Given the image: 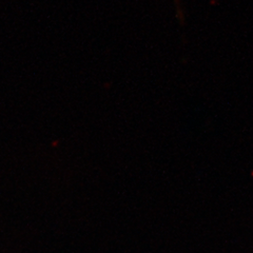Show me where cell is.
<instances>
[{"mask_svg": "<svg viewBox=\"0 0 253 253\" xmlns=\"http://www.w3.org/2000/svg\"><path fill=\"white\" fill-rule=\"evenodd\" d=\"M175 4H176V13H177V17L180 20V22H184V14L181 12L180 9V3H179V0H175Z\"/></svg>", "mask_w": 253, "mask_h": 253, "instance_id": "6da1fadb", "label": "cell"}]
</instances>
